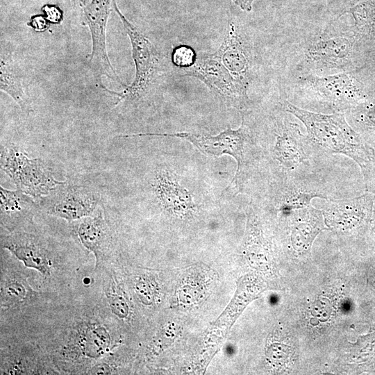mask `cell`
Segmentation results:
<instances>
[{
    "instance_id": "20",
    "label": "cell",
    "mask_w": 375,
    "mask_h": 375,
    "mask_svg": "<svg viewBox=\"0 0 375 375\" xmlns=\"http://www.w3.org/2000/svg\"><path fill=\"white\" fill-rule=\"evenodd\" d=\"M106 299L112 312L119 317H124L127 314V305L124 299L116 292L110 291L109 289L105 292Z\"/></svg>"
},
{
    "instance_id": "9",
    "label": "cell",
    "mask_w": 375,
    "mask_h": 375,
    "mask_svg": "<svg viewBox=\"0 0 375 375\" xmlns=\"http://www.w3.org/2000/svg\"><path fill=\"white\" fill-rule=\"evenodd\" d=\"M375 194L366 192L352 198L326 201L322 212L329 229L340 233L360 231L371 223Z\"/></svg>"
},
{
    "instance_id": "3",
    "label": "cell",
    "mask_w": 375,
    "mask_h": 375,
    "mask_svg": "<svg viewBox=\"0 0 375 375\" xmlns=\"http://www.w3.org/2000/svg\"><path fill=\"white\" fill-rule=\"evenodd\" d=\"M113 10L130 40L135 67V78L131 85H126L122 92L109 91L118 97L115 103L117 106L122 101H138L147 94L158 77L161 57L148 38L122 14L115 0L113 1Z\"/></svg>"
},
{
    "instance_id": "8",
    "label": "cell",
    "mask_w": 375,
    "mask_h": 375,
    "mask_svg": "<svg viewBox=\"0 0 375 375\" xmlns=\"http://www.w3.org/2000/svg\"><path fill=\"white\" fill-rule=\"evenodd\" d=\"M184 74L201 81L228 106L244 110L249 106L248 88L212 55L197 57L194 65L186 69Z\"/></svg>"
},
{
    "instance_id": "12",
    "label": "cell",
    "mask_w": 375,
    "mask_h": 375,
    "mask_svg": "<svg viewBox=\"0 0 375 375\" xmlns=\"http://www.w3.org/2000/svg\"><path fill=\"white\" fill-rule=\"evenodd\" d=\"M276 215L285 223L288 247L299 256L308 254L316 237L327 229L322 210L312 204Z\"/></svg>"
},
{
    "instance_id": "2",
    "label": "cell",
    "mask_w": 375,
    "mask_h": 375,
    "mask_svg": "<svg viewBox=\"0 0 375 375\" xmlns=\"http://www.w3.org/2000/svg\"><path fill=\"white\" fill-rule=\"evenodd\" d=\"M242 123L239 128L233 130L228 126L216 135H205L188 132L173 133H148L140 135H158L176 137L190 142L201 152L215 157L229 155L237 162L235 174L231 183L235 181L238 192L242 191L244 181L249 172L251 155L249 154L254 145L253 138L249 126L242 113Z\"/></svg>"
},
{
    "instance_id": "22",
    "label": "cell",
    "mask_w": 375,
    "mask_h": 375,
    "mask_svg": "<svg viewBox=\"0 0 375 375\" xmlns=\"http://www.w3.org/2000/svg\"><path fill=\"white\" fill-rule=\"evenodd\" d=\"M46 18L53 23H58L62 19V12L59 8L54 5L47 4L42 8Z\"/></svg>"
},
{
    "instance_id": "6",
    "label": "cell",
    "mask_w": 375,
    "mask_h": 375,
    "mask_svg": "<svg viewBox=\"0 0 375 375\" xmlns=\"http://www.w3.org/2000/svg\"><path fill=\"white\" fill-rule=\"evenodd\" d=\"M299 83L313 100L333 112L348 111L364 99L356 80L344 72L322 76L308 74Z\"/></svg>"
},
{
    "instance_id": "19",
    "label": "cell",
    "mask_w": 375,
    "mask_h": 375,
    "mask_svg": "<svg viewBox=\"0 0 375 375\" xmlns=\"http://www.w3.org/2000/svg\"><path fill=\"white\" fill-rule=\"evenodd\" d=\"M171 57L175 66L186 69L194 65L198 56L191 47L181 44L173 49Z\"/></svg>"
},
{
    "instance_id": "17",
    "label": "cell",
    "mask_w": 375,
    "mask_h": 375,
    "mask_svg": "<svg viewBox=\"0 0 375 375\" xmlns=\"http://www.w3.org/2000/svg\"><path fill=\"white\" fill-rule=\"evenodd\" d=\"M24 76L12 53L1 45L0 89L8 94L24 112L33 111L31 101L26 90Z\"/></svg>"
},
{
    "instance_id": "1",
    "label": "cell",
    "mask_w": 375,
    "mask_h": 375,
    "mask_svg": "<svg viewBox=\"0 0 375 375\" xmlns=\"http://www.w3.org/2000/svg\"><path fill=\"white\" fill-rule=\"evenodd\" d=\"M282 104L286 112L302 122L310 143L321 153L328 156L344 155L360 169L368 163L372 147L347 122L345 112L323 114L302 109L288 101Z\"/></svg>"
},
{
    "instance_id": "11",
    "label": "cell",
    "mask_w": 375,
    "mask_h": 375,
    "mask_svg": "<svg viewBox=\"0 0 375 375\" xmlns=\"http://www.w3.org/2000/svg\"><path fill=\"white\" fill-rule=\"evenodd\" d=\"M354 40L344 32L324 35L312 41L304 53V62L316 71H344L351 62Z\"/></svg>"
},
{
    "instance_id": "7",
    "label": "cell",
    "mask_w": 375,
    "mask_h": 375,
    "mask_svg": "<svg viewBox=\"0 0 375 375\" xmlns=\"http://www.w3.org/2000/svg\"><path fill=\"white\" fill-rule=\"evenodd\" d=\"M40 203L47 214L72 222L94 215L99 210L100 195L88 185L64 181Z\"/></svg>"
},
{
    "instance_id": "16",
    "label": "cell",
    "mask_w": 375,
    "mask_h": 375,
    "mask_svg": "<svg viewBox=\"0 0 375 375\" xmlns=\"http://www.w3.org/2000/svg\"><path fill=\"white\" fill-rule=\"evenodd\" d=\"M152 186L163 208L178 216L192 213L197 205L192 194L182 187L167 170L157 172Z\"/></svg>"
},
{
    "instance_id": "18",
    "label": "cell",
    "mask_w": 375,
    "mask_h": 375,
    "mask_svg": "<svg viewBox=\"0 0 375 375\" xmlns=\"http://www.w3.org/2000/svg\"><path fill=\"white\" fill-rule=\"evenodd\" d=\"M33 291L22 276L14 273L1 272V305L15 307L29 301Z\"/></svg>"
},
{
    "instance_id": "13",
    "label": "cell",
    "mask_w": 375,
    "mask_h": 375,
    "mask_svg": "<svg viewBox=\"0 0 375 375\" xmlns=\"http://www.w3.org/2000/svg\"><path fill=\"white\" fill-rule=\"evenodd\" d=\"M247 88L250 81L251 57L247 44L236 30L230 24L219 49L211 54Z\"/></svg>"
},
{
    "instance_id": "10",
    "label": "cell",
    "mask_w": 375,
    "mask_h": 375,
    "mask_svg": "<svg viewBox=\"0 0 375 375\" xmlns=\"http://www.w3.org/2000/svg\"><path fill=\"white\" fill-rule=\"evenodd\" d=\"M1 244L19 261L47 277L56 269V253L47 241L35 233L23 231L1 235Z\"/></svg>"
},
{
    "instance_id": "24",
    "label": "cell",
    "mask_w": 375,
    "mask_h": 375,
    "mask_svg": "<svg viewBox=\"0 0 375 375\" xmlns=\"http://www.w3.org/2000/svg\"><path fill=\"white\" fill-rule=\"evenodd\" d=\"M371 235L375 240V201L374 203L373 213L371 220Z\"/></svg>"
},
{
    "instance_id": "5",
    "label": "cell",
    "mask_w": 375,
    "mask_h": 375,
    "mask_svg": "<svg viewBox=\"0 0 375 375\" xmlns=\"http://www.w3.org/2000/svg\"><path fill=\"white\" fill-rule=\"evenodd\" d=\"M1 167L17 190L34 199L40 200L64 182L56 179L42 160L29 158L13 144L1 147Z\"/></svg>"
},
{
    "instance_id": "23",
    "label": "cell",
    "mask_w": 375,
    "mask_h": 375,
    "mask_svg": "<svg viewBox=\"0 0 375 375\" xmlns=\"http://www.w3.org/2000/svg\"><path fill=\"white\" fill-rule=\"evenodd\" d=\"M242 10L249 12L252 8V3L254 0H232Z\"/></svg>"
},
{
    "instance_id": "21",
    "label": "cell",
    "mask_w": 375,
    "mask_h": 375,
    "mask_svg": "<svg viewBox=\"0 0 375 375\" xmlns=\"http://www.w3.org/2000/svg\"><path fill=\"white\" fill-rule=\"evenodd\" d=\"M363 176L366 192L375 194V149L372 147L370 159L360 169Z\"/></svg>"
},
{
    "instance_id": "14",
    "label": "cell",
    "mask_w": 375,
    "mask_h": 375,
    "mask_svg": "<svg viewBox=\"0 0 375 375\" xmlns=\"http://www.w3.org/2000/svg\"><path fill=\"white\" fill-rule=\"evenodd\" d=\"M0 201L1 224L9 232L23 231L33 224L39 206L32 197L1 185Z\"/></svg>"
},
{
    "instance_id": "4",
    "label": "cell",
    "mask_w": 375,
    "mask_h": 375,
    "mask_svg": "<svg viewBox=\"0 0 375 375\" xmlns=\"http://www.w3.org/2000/svg\"><path fill=\"white\" fill-rule=\"evenodd\" d=\"M79 13L83 24L90 33L92 51L88 57V65L99 86L105 89L101 81L106 76L126 87L116 74L109 60L107 49L106 31L110 12L113 9L114 0H73Z\"/></svg>"
},
{
    "instance_id": "15",
    "label": "cell",
    "mask_w": 375,
    "mask_h": 375,
    "mask_svg": "<svg viewBox=\"0 0 375 375\" xmlns=\"http://www.w3.org/2000/svg\"><path fill=\"white\" fill-rule=\"evenodd\" d=\"M75 232L83 246L95 256L97 265L109 258L112 237L101 209L93 216L78 220Z\"/></svg>"
}]
</instances>
